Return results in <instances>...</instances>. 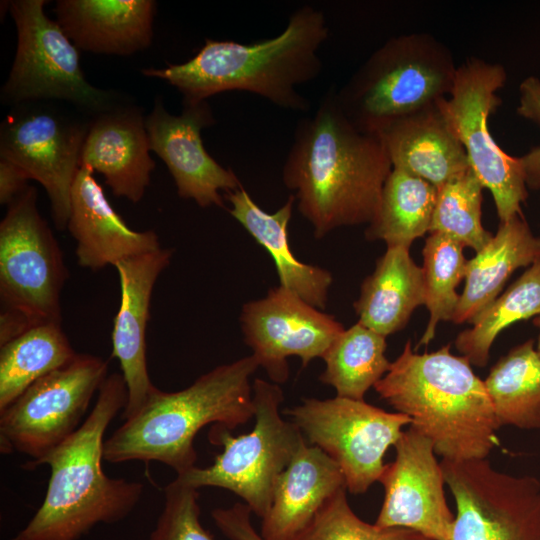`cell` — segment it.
Returning a JSON list of instances; mask_svg holds the SVG:
<instances>
[{
  "label": "cell",
  "mask_w": 540,
  "mask_h": 540,
  "mask_svg": "<svg viewBox=\"0 0 540 540\" xmlns=\"http://www.w3.org/2000/svg\"><path fill=\"white\" fill-rule=\"evenodd\" d=\"M391 171L378 135L349 119L332 86L314 114L297 122L282 180L321 239L339 227L369 224Z\"/></svg>",
  "instance_id": "cell-1"
},
{
  "label": "cell",
  "mask_w": 540,
  "mask_h": 540,
  "mask_svg": "<svg viewBox=\"0 0 540 540\" xmlns=\"http://www.w3.org/2000/svg\"><path fill=\"white\" fill-rule=\"evenodd\" d=\"M328 36L324 13L304 5L291 14L287 26L273 38L252 43L206 39L188 61L165 68H144L141 73L176 87L183 103L207 101L227 91H245L282 109L308 112L310 101L298 87L319 76V51Z\"/></svg>",
  "instance_id": "cell-2"
},
{
  "label": "cell",
  "mask_w": 540,
  "mask_h": 540,
  "mask_svg": "<svg viewBox=\"0 0 540 540\" xmlns=\"http://www.w3.org/2000/svg\"><path fill=\"white\" fill-rule=\"evenodd\" d=\"M96 403L65 441L25 467L46 464L51 475L45 498L28 524L10 540H79L98 524L125 519L140 501L142 483L111 478L102 468L104 435L124 410L128 390L123 375L102 383Z\"/></svg>",
  "instance_id": "cell-3"
},
{
  "label": "cell",
  "mask_w": 540,
  "mask_h": 540,
  "mask_svg": "<svg viewBox=\"0 0 540 540\" xmlns=\"http://www.w3.org/2000/svg\"><path fill=\"white\" fill-rule=\"evenodd\" d=\"M380 398L411 419L442 459H486L500 445V428L484 381L450 344L419 354L408 340L374 385Z\"/></svg>",
  "instance_id": "cell-4"
},
{
  "label": "cell",
  "mask_w": 540,
  "mask_h": 540,
  "mask_svg": "<svg viewBox=\"0 0 540 540\" xmlns=\"http://www.w3.org/2000/svg\"><path fill=\"white\" fill-rule=\"evenodd\" d=\"M258 367L250 355L213 368L185 389L156 388L143 408L104 442L103 459L158 461L177 475L196 466L194 439L204 426L233 430L254 417L250 379Z\"/></svg>",
  "instance_id": "cell-5"
},
{
  "label": "cell",
  "mask_w": 540,
  "mask_h": 540,
  "mask_svg": "<svg viewBox=\"0 0 540 540\" xmlns=\"http://www.w3.org/2000/svg\"><path fill=\"white\" fill-rule=\"evenodd\" d=\"M457 67L450 50L426 33L390 38L337 90L342 109L361 130L386 123L450 95Z\"/></svg>",
  "instance_id": "cell-6"
},
{
  "label": "cell",
  "mask_w": 540,
  "mask_h": 540,
  "mask_svg": "<svg viewBox=\"0 0 540 540\" xmlns=\"http://www.w3.org/2000/svg\"><path fill=\"white\" fill-rule=\"evenodd\" d=\"M69 271L28 185L0 223V346L42 324H61Z\"/></svg>",
  "instance_id": "cell-7"
},
{
  "label": "cell",
  "mask_w": 540,
  "mask_h": 540,
  "mask_svg": "<svg viewBox=\"0 0 540 540\" xmlns=\"http://www.w3.org/2000/svg\"><path fill=\"white\" fill-rule=\"evenodd\" d=\"M252 399L254 428L234 437L230 430L216 425L209 439L222 445L223 451L211 466H194L176 479L197 490L202 487L229 490L262 518L272 504L278 477L305 439L294 422L281 416L284 395L280 385L256 378L252 383Z\"/></svg>",
  "instance_id": "cell-8"
},
{
  "label": "cell",
  "mask_w": 540,
  "mask_h": 540,
  "mask_svg": "<svg viewBox=\"0 0 540 540\" xmlns=\"http://www.w3.org/2000/svg\"><path fill=\"white\" fill-rule=\"evenodd\" d=\"M45 0H14L17 49L1 89L3 103L18 106L38 100H63L96 115L120 103L115 93L90 84L80 66L79 49L45 11Z\"/></svg>",
  "instance_id": "cell-9"
},
{
  "label": "cell",
  "mask_w": 540,
  "mask_h": 540,
  "mask_svg": "<svg viewBox=\"0 0 540 540\" xmlns=\"http://www.w3.org/2000/svg\"><path fill=\"white\" fill-rule=\"evenodd\" d=\"M506 79L502 65L470 58L457 67L450 95L438 101L471 169L491 192L500 222L521 215L528 197L520 157L507 154L489 130L488 119L502 103L497 91Z\"/></svg>",
  "instance_id": "cell-10"
},
{
  "label": "cell",
  "mask_w": 540,
  "mask_h": 540,
  "mask_svg": "<svg viewBox=\"0 0 540 540\" xmlns=\"http://www.w3.org/2000/svg\"><path fill=\"white\" fill-rule=\"evenodd\" d=\"M311 445L319 447L339 466L346 489L365 493L379 481L384 456L395 446L411 419L366 403L336 396L305 398L284 410Z\"/></svg>",
  "instance_id": "cell-11"
},
{
  "label": "cell",
  "mask_w": 540,
  "mask_h": 540,
  "mask_svg": "<svg viewBox=\"0 0 540 540\" xmlns=\"http://www.w3.org/2000/svg\"><path fill=\"white\" fill-rule=\"evenodd\" d=\"M107 376V361L78 353L67 365L34 382L0 411L1 453L15 450L30 461L44 457L80 427Z\"/></svg>",
  "instance_id": "cell-12"
},
{
  "label": "cell",
  "mask_w": 540,
  "mask_h": 540,
  "mask_svg": "<svg viewBox=\"0 0 540 540\" xmlns=\"http://www.w3.org/2000/svg\"><path fill=\"white\" fill-rule=\"evenodd\" d=\"M455 504L450 540H540V481L486 459L441 460Z\"/></svg>",
  "instance_id": "cell-13"
},
{
  "label": "cell",
  "mask_w": 540,
  "mask_h": 540,
  "mask_svg": "<svg viewBox=\"0 0 540 540\" xmlns=\"http://www.w3.org/2000/svg\"><path fill=\"white\" fill-rule=\"evenodd\" d=\"M90 124L43 106H15L1 124L0 158L46 190L58 230L67 229L71 191Z\"/></svg>",
  "instance_id": "cell-14"
},
{
  "label": "cell",
  "mask_w": 540,
  "mask_h": 540,
  "mask_svg": "<svg viewBox=\"0 0 540 540\" xmlns=\"http://www.w3.org/2000/svg\"><path fill=\"white\" fill-rule=\"evenodd\" d=\"M239 320L244 343L278 385L289 378V357H298L306 367L322 358L345 330L334 316L280 285L265 297L244 303Z\"/></svg>",
  "instance_id": "cell-15"
},
{
  "label": "cell",
  "mask_w": 540,
  "mask_h": 540,
  "mask_svg": "<svg viewBox=\"0 0 540 540\" xmlns=\"http://www.w3.org/2000/svg\"><path fill=\"white\" fill-rule=\"evenodd\" d=\"M394 447L395 459L379 478L384 500L375 524L411 529L429 540H450L455 515L447 504L433 443L409 427Z\"/></svg>",
  "instance_id": "cell-16"
},
{
  "label": "cell",
  "mask_w": 540,
  "mask_h": 540,
  "mask_svg": "<svg viewBox=\"0 0 540 540\" xmlns=\"http://www.w3.org/2000/svg\"><path fill=\"white\" fill-rule=\"evenodd\" d=\"M215 119L207 101L183 103L179 115L170 114L160 98L145 118L150 150L166 164L179 197L200 207H224L225 193L242 187L230 168L220 165L205 149L201 130Z\"/></svg>",
  "instance_id": "cell-17"
},
{
  "label": "cell",
  "mask_w": 540,
  "mask_h": 540,
  "mask_svg": "<svg viewBox=\"0 0 540 540\" xmlns=\"http://www.w3.org/2000/svg\"><path fill=\"white\" fill-rule=\"evenodd\" d=\"M171 248L117 263L121 298L112 330V355L120 362L128 390L122 419L136 415L157 388L150 380L146 356V330L153 288L160 273L170 264Z\"/></svg>",
  "instance_id": "cell-18"
},
{
  "label": "cell",
  "mask_w": 540,
  "mask_h": 540,
  "mask_svg": "<svg viewBox=\"0 0 540 540\" xmlns=\"http://www.w3.org/2000/svg\"><path fill=\"white\" fill-rule=\"evenodd\" d=\"M93 173L81 165L71 191L67 229L76 241L78 264L96 271L160 249L156 232L136 231L126 224Z\"/></svg>",
  "instance_id": "cell-19"
},
{
  "label": "cell",
  "mask_w": 540,
  "mask_h": 540,
  "mask_svg": "<svg viewBox=\"0 0 540 540\" xmlns=\"http://www.w3.org/2000/svg\"><path fill=\"white\" fill-rule=\"evenodd\" d=\"M150 151L141 110L119 105L90 123L81 165L101 173L115 196L137 203L155 168Z\"/></svg>",
  "instance_id": "cell-20"
},
{
  "label": "cell",
  "mask_w": 540,
  "mask_h": 540,
  "mask_svg": "<svg viewBox=\"0 0 540 540\" xmlns=\"http://www.w3.org/2000/svg\"><path fill=\"white\" fill-rule=\"evenodd\" d=\"M375 134L392 169L420 177L437 189L471 169L438 102L386 123Z\"/></svg>",
  "instance_id": "cell-21"
},
{
  "label": "cell",
  "mask_w": 540,
  "mask_h": 540,
  "mask_svg": "<svg viewBox=\"0 0 540 540\" xmlns=\"http://www.w3.org/2000/svg\"><path fill=\"white\" fill-rule=\"evenodd\" d=\"M346 488L339 466L304 441L277 479L272 504L262 517L264 540H294L327 502Z\"/></svg>",
  "instance_id": "cell-22"
},
{
  "label": "cell",
  "mask_w": 540,
  "mask_h": 540,
  "mask_svg": "<svg viewBox=\"0 0 540 540\" xmlns=\"http://www.w3.org/2000/svg\"><path fill=\"white\" fill-rule=\"evenodd\" d=\"M153 0H59L56 22L79 49L126 56L146 49L153 38Z\"/></svg>",
  "instance_id": "cell-23"
},
{
  "label": "cell",
  "mask_w": 540,
  "mask_h": 540,
  "mask_svg": "<svg viewBox=\"0 0 540 540\" xmlns=\"http://www.w3.org/2000/svg\"><path fill=\"white\" fill-rule=\"evenodd\" d=\"M230 202L229 213L267 250L273 259L279 285L298 295L310 305L324 310L333 282L330 271L300 261L290 248L288 224L295 197L290 195L275 212L260 208L243 188L225 193Z\"/></svg>",
  "instance_id": "cell-24"
},
{
  "label": "cell",
  "mask_w": 540,
  "mask_h": 540,
  "mask_svg": "<svg viewBox=\"0 0 540 540\" xmlns=\"http://www.w3.org/2000/svg\"><path fill=\"white\" fill-rule=\"evenodd\" d=\"M540 259V237L523 215L499 228L490 242L466 263L465 287L452 317L455 324L472 323L499 295L510 276Z\"/></svg>",
  "instance_id": "cell-25"
},
{
  "label": "cell",
  "mask_w": 540,
  "mask_h": 540,
  "mask_svg": "<svg viewBox=\"0 0 540 540\" xmlns=\"http://www.w3.org/2000/svg\"><path fill=\"white\" fill-rule=\"evenodd\" d=\"M420 305H424L421 267L409 248L391 246L363 280L353 307L358 322L387 337L402 330Z\"/></svg>",
  "instance_id": "cell-26"
},
{
  "label": "cell",
  "mask_w": 540,
  "mask_h": 540,
  "mask_svg": "<svg viewBox=\"0 0 540 540\" xmlns=\"http://www.w3.org/2000/svg\"><path fill=\"white\" fill-rule=\"evenodd\" d=\"M437 193L438 189L426 180L392 169L365 230L366 239L382 240L387 247L410 248L430 230Z\"/></svg>",
  "instance_id": "cell-27"
},
{
  "label": "cell",
  "mask_w": 540,
  "mask_h": 540,
  "mask_svg": "<svg viewBox=\"0 0 540 540\" xmlns=\"http://www.w3.org/2000/svg\"><path fill=\"white\" fill-rule=\"evenodd\" d=\"M484 384L500 427L540 429V353L532 339L502 356Z\"/></svg>",
  "instance_id": "cell-28"
},
{
  "label": "cell",
  "mask_w": 540,
  "mask_h": 540,
  "mask_svg": "<svg viewBox=\"0 0 540 540\" xmlns=\"http://www.w3.org/2000/svg\"><path fill=\"white\" fill-rule=\"evenodd\" d=\"M61 324H42L0 346V411L76 356Z\"/></svg>",
  "instance_id": "cell-29"
},
{
  "label": "cell",
  "mask_w": 540,
  "mask_h": 540,
  "mask_svg": "<svg viewBox=\"0 0 540 540\" xmlns=\"http://www.w3.org/2000/svg\"><path fill=\"white\" fill-rule=\"evenodd\" d=\"M386 337L360 322L345 329L322 357L319 380L332 386L336 396L364 400L365 394L388 372Z\"/></svg>",
  "instance_id": "cell-30"
},
{
  "label": "cell",
  "mask_w": 540,
  "mask_h": 540,
  "mask_svg": "<svg viewBox=\"0 0 540 540\" xmlns=\"http://www.w3.org/2000/svg\"><path fill=\"white\" fill-rule=\"evenodd\" d=\"M540 315V259L526 268L455 338L456 349L471 365H487L490 349L497 336L512 324Z\"/></svg>",
  "instance_id": "cell-31"
},
{
  "label": "cell",
  "mask_w": 540,
  "mask_h": 540,
  "mask_svg": "<svg viewBox=\"0 0 540 540\" xmlns=\"http://www.w3.org/2000/svg\"><path fill=\"white\" fill-rule=\"evenodd\" d=\"M463 249L458 241L440 233H430L425 240L421 272L429 320L419 346L433 340L438 323L452 320L460 297L456 288L466 273Z\"/></svg>",
  "instance_id": "cell-32"
},
{
  "label": "cell",
  "mask_w": 540,
  "mask_h": 540,
  "mask_svg": "<svg viewBox=\"0 0 540 540\" xmlns=\"http://www.w3.org/2000/svg\"><path fill=\"white\" fill-rule=\"evenodd\" d=\"M483 189L472 169L439 187L429 233L446 235L475 252L484 248L493 235L482 225Z\"/></svg>",
  "instance_id": "cell-33"
},
{
  "label": "cell",
  "mask_w": 540,
  "mask_h": 540,
  "mask_svg": "<svg viewBox=\"0 0 540 540\" xmlns=\"http://www.w3.org/2000/svg\"><path fill=\"white\" fill-rule=\"evenodd\" d=\"M346 491H338L294 540H429L411 529L364 522L351 509Z\"/></svg>",
  "instance_id": "cell-34"
},
{
  "label": "cell",
  "mask_w": 540,
  "mask_h": 540,
  "mask_svg": "<svg viewBox=\"0 0 540 540\" xmlns=\"http://www.w3.org/2000/svg\"><path fill=\"white\" fill-rule=\"evenodd\" d=\"M198 490L176 478L164 489V505L148 540H214L200 523Z\"/></svg>",
  "instance_id": "cell-35"
},
{
  "label": "cell",
  "mask_w": 540,
  "mask_h": 540,
  "mask_svg": "<svg viewBox=\"0 0 540 540\" xmlns=\"http://www.w3.org/2000/svg\"><path fill=\"white\" fill-rule=\"evenodd\" d=\"M251 509L245 503H235L228 508H216L211 517L229 540H264L253 527L250 517Z\"/></svg>",
  "instance_id": "cell-36"
},
{
  "label": "cell",
  "mask_w": 540,
  "mask_h": 540,
  "mask_svg": "<svg viewBox=\"0 0 540 540\" xmlns=\"http://www.w3.org/2000/svg\"><path fill=\"white\" fill-rule=\"evenodd\" d=\"M28 174L17 164L0 158V203L9 205L28 186Z\"/></svg>",
  "instance_id": "cell-37"
},
{
  "label": "cell",
  "mask_w": 540,
  "mask_h": 540,
  "mask_svg": "<svg viewBox=\"0 0 540 540\" xmlns=\"http://www.w3.org/2000/svg\"><path fill=\"white\" fill-rule=\"evenodd\" d=\"M519 116L540 125V79L526 77L519 85Z\"/></svg>",
  "instance_id": "cell-38"
},
{
  "label": "cell",
  "mask_w": 540,
  "mask_h": 540,
  "mask_svg": "<svg viewBox=\"0 0 540 540\" xmlns=\"http://www.w3.org/2000/svg\"><path fill=\"white\" fill-rule=\"evenodd\" d=\"M520 160L527 188L540 190V146L534 147L520 156Z\"/></svg>",
  "instance_id": "cell-39"
},
{
  "label": "cell",
  "mask_w": 540,
  "mask_h": 540,
  "mask_svg": "<svg viewBox=\"0 0 540 540\" xmlns=\"http://www.w3.org/2000/svg\"><path fill=\"white\" fill-rule=\"evenodd\" d=\"M533 323H534V325H535V326L538 328V330H539V334H538V338H537V343H536V349H537V351L540 353V315L534 317Z\"/></svg>",
  "instance_id": "cell-40"
}]
</instances>
